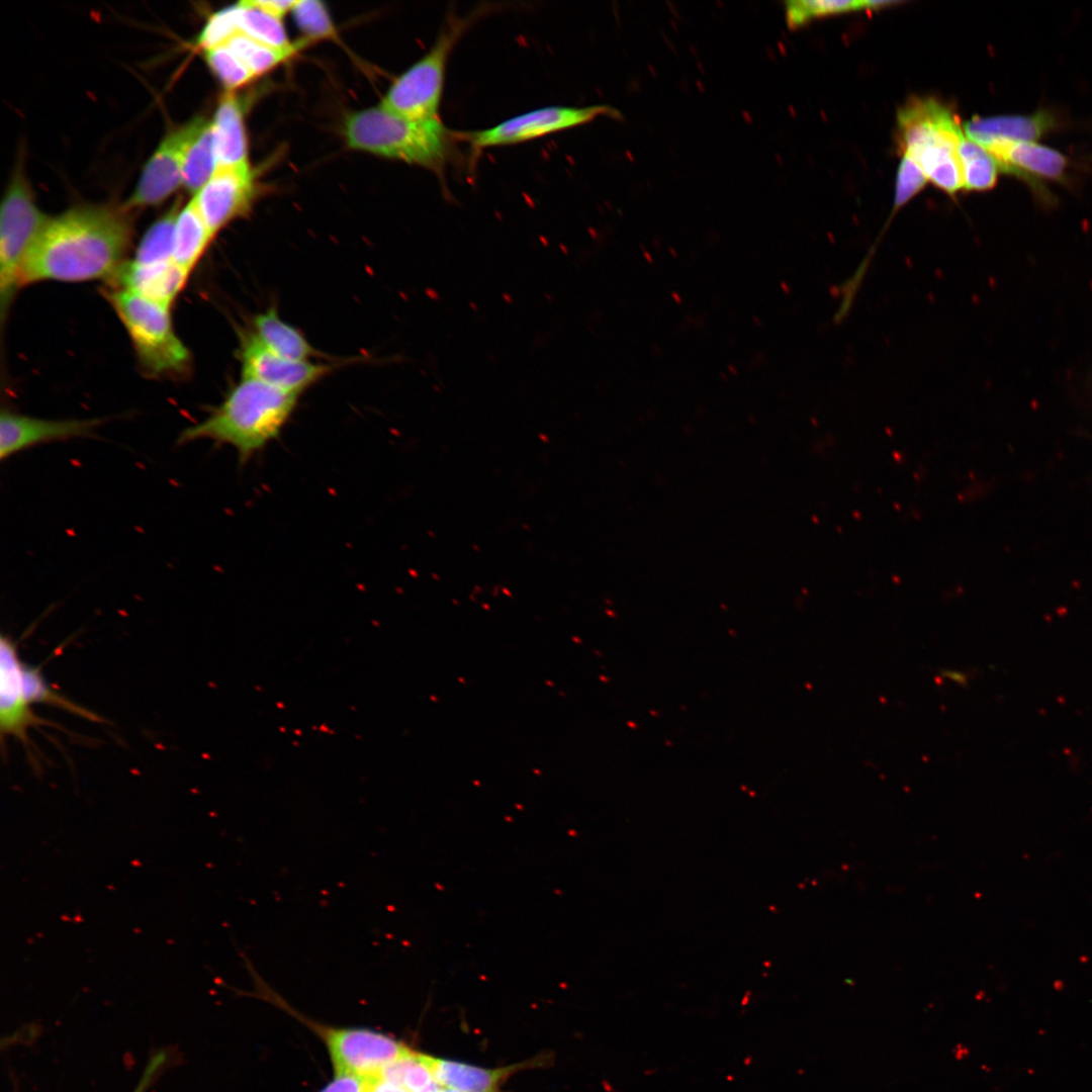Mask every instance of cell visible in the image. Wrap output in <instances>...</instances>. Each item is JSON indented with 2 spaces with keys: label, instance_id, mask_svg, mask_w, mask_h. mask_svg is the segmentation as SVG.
I'll return each instance as SVG.
<instances>
[{
  "label": "cell",
  "instance_id": "obj_1",
  "mask_svg": "<svg viewBox=\"0 0 1092 1092\" xmlns=\"http://www.w3.org/2000/svg\"><path fill=\"white\" fill-rule=\"evenodd\" d=\"M128 210L104 204L74 206L51 217L29 253L21 286L39 281H110L126 262L132 225Z\"/></svg>",
  "mask_w": 1092,
  "mask_h": 1092
},
{
  "label": "cell",
  "instance_id": "obj_2",
  "mask_svg": "<svg viewBox=\"0 0 1092 1092\" xmlns=\"http://www.w3.org/2000/svg\"><path fill=\"white\" fill-rule=\"evenodd\" d=\"M298 396L242 377L205 419L181 431L176 443L181 446L211 440L233 447L240 462L245 463L280 435Z\"/></svg>",
  "mask_w": 1092,
  "mask_h": 1092
},
{
  "label": "cell",
  "instance_id": "obj_3",
  "mask_svg": "<svg viewBox=\"0 0 1092 1092\" xmlns=\"http://www.w3.org/2000/svg\"><path fill=\"white\" fill-rule=\"evenodd\" d=\"M344 133L352 149L418 165L440 176L459 142L457 131L440 118L412 119L381 105L350 114Z\"/></svg>",
  "mask_w": 1092,
  "mask_h": 1092
},
{
  "label": "cell",
  "instance_id": "obj_4",
  "mask_svg": "<svg viewBox=\"0 0 1092 1092\" xmlns=\"http://www.w3.org/2000/svg\"><path fill=\"white\" fill-rule=\"evenodd\" d=\"M898 129L904 154L928 180L948 194L963 188L959 145L965 133L946 105L933 98H913L898 112Z\"/></svg>",
  "mask_w": 1092,
  "mask_h": 1092
},
{
  "label": "cell",
  "instance_id": "obj_5",
  "mask_svg": "<svg viewBox=\"0 0 1092 1092\" xmlns=\"http://www.w3.org/2000/svg\"><path fill=\"white\" fill-rule=\"evenodd\" d=\"M105 291L143 371L154 377L185 374L191 356L174 330L170 307L125 289L110 287Z\"/></svg>",
  "mask_w": 1092,
  "mask_h": 1092
},
{
  "label": "cell",
  "instance_id": "obj_6",
  "mask_svg": "<svg viewBox=\"0 0 1092 1092\" xmlns=\"http://www.w3.org/2000/svg\"><path fill=\"white\" fill-rule=\"evenodd\" d=\"M491 7L478 8L467 15H450L431 49L391 84L381 106L401 116L439 118L446 67L454 47L469 27Z\"/></svg>",
  "mask_w": 1092,
  "mask_h": 1092
},
{
  "label": "cell",
  "instance_id": "obj_7",
  "mask_svg": "<svg viewBox=\"0 0 1092 1092\" xmlns=\"http://www.w3.org/2000/svg\"><path fill=\"white\" fill-rule=\"evenodd\" d=\"M51 217L37 206L22 171L14 173L2 200L0 215V310L9 311L26 259Z\"/></svg>",
  "mask_w": 1092,
  "mask_h": 1092
},
{
  "label": "cell",
  "instance_id": "obj_8",
  "mask_svg": "<svg viewBox=\"0 0 1092 1092\" xmlns=\"http://www.w3.org/2000/svg\"><path fill=\"white\" fill-rule=\"evenodd\" d=\"M280 1005L311 1029L324 1042L335 1075H350L365 1080L379 1077L392 1063L412 1049L395 1037L363 1027H334L303 1017L282 999Z\"/></svg>",
  "mask_w": 1092,
  "mask_h": 1092
},
{
  "label": "cell",
  "instance_id": "obj_9",
  "mask_svg": "<svg viewBox=\"0 0 1092 1092\" xmlns=\"http://www.w3.org/2000/svg\"><path fill=\"white\" fill-rule=\"evenodd\" d=\"M600 116L616 118L620 112L608 105L546 106L516 115L488 128L457 131V135L459 142L479 151L529 142L592 122Z\"/></svg>",
  "mask_w": 1092,
  "mask_h": 1092
},
{
  "label": "cell",
  "instance_id": "obj_10",
  "mask_svg": "<svg viewBox=\"0 0 1092 1092\" xmlns=\"http://www.w3.org/2000/svg\"><path fill=\"white\" fill-rule=\"evenodd\" d=\"M238 357L242 377L296 394H300L333 370L331 365L282 357L264 347L251 330L240 332Z\"/></svg>",
  "mask_w": 1092,
  "mask_h": 1092
},
{
  "label": "cell",
  "instance_id": "obj_11",
  "mask_svg": "<svg viewBox=\"0 0 1092 1092\" xmlns=\"http://www.w3.org/2000/svg\"><path fill=\"white\" fill-rule=\"evenodd\" d=\"M984 149L996 160L1001 172L1024 181L1037 199L1053 204V195L1041 180L1067 179L1069 163L1062 153L1036 142H994Z\"/></svg>",
  "mask_w": 1092,
  "mask_h": 1092
},
{
  "label": "cell",
  "instance_id": "obj_12",
  "mask_svg": "<svg viewBox=\"0 0 1092 1092\" xmlns=\"http://www.w3.org/2000/svg\"><path fill=\"white\" fill-rule=\"evenodd\" d=\"M254 196L249 165L219 167L194 194L192 200L205 224L215 236L234 219L245 215Z\"/></svg>",
  "mask_w": 1092,
  "mask_h": 1092
},
{
  "label": "cell",
  "instance_id": "obj_13",
  "mask_svg": "<svg viewBox=\"0 0 1092 1092\" xmlns=\"http://www.w3.org/2000/svg\"><path fill=\"white\" fill-rule=\"evenodd\" d=\"M104 419L50 420L2 410L0 418V457L2 460L29 447L50 442L87 438Z\"/></svg>",
  "mask_w": 1092,
  "mask_h": 1092
},
{
  "label": "cell",
  "instance_id": "obj_14",
  "mask_svg": "<svg viewBox=\"0 0 1092 1092\" xmlns=\"http://www.w3.org/2000/svg\"><path fill=\"white\" fill-rule=\"evenodd\" d=\"M190 121L171 130L146 164L135 189L122 207L126 210L158 205L182 185V160Z\"/></svg>",
  "mask_w": 1092,
  "mask_h": 1092
},
{
  "label": "cell",
  "instance_id": "obj_15",
  "mask_svg": "<svg viewBox=\"0 0 1092 1092\" xmlns=\"http://www.w3.org/2000/svg\"><path fill=\"white\" fill-rule=\"evenodd\" d=\"M22 664L15 642L6 635L0 638V730L1 736H14L27 743V730L50 722L30 709L22 682Z\"/></svg>",
  "mask_w": 1092,
  "mask_h": 1092
},
{
  "label": "cell",
  "instance_id": "obj_16",
  "mask_svg": "<svg viewBox=\"0 0 1092 1092\" xmlns=\"http://www.w3.org/2000/svg\"><path fill=\"white\" fill-rule=\"evenodd\" d=\"M189 273L173 260L152 264L126 261L110 282L111 287L125 289L166 306H171L183 289Z\"/></svg>",
  "mask_w": 1092,
  "mask_h": 1092
},
{
  "label": "cell",
  "instance_id": "obj_17",
  "mask_svg": "<svg viewBox=\"0 0 1092 1092\" xmlns=\"http://www.w3.org/2000/svg\"><path fill=\"white\" fill-rule=\"evenodd\" d=\"M426 1059L438 1084L460 1092H503L502 1085L513 1074L540 1067L549 1060L541 1055L518 1064L489 1069L427 1054Z\"/></svg>",
  "mask_w": 1092,
  "mask_h": 1092
},
{
  "label": "cell",
  "instance_id": "obj_18",
  "mask_svg": "<svg viewBox=\"0 0 1092 1092\" xmlns=\"http://www.w3.org/2000/svg\"><path fill=\"white\" fill-rule=\"evenodd\" d=\"M1058 126V119L1046 109L1027 115L974 117L964 130L968 139L981 147L994 142H1035Z\"/></svg>",
  "mask_w": 1092,
  "mask_h": 1092
},
{
  "label": "cell",
  "instance_id": "obj_19",
  "mask_svg": "<svg viewBox=\"0 0 1092 1092\" xmlns=\"http://www.w3.org/2000/svg\"><path fill=\"white\" fill-rule=\"evenodd\" d=\"M211 126L218 168L249 165L242 104L232 91L219 100Z\"/></svg>",
  "mask_w": 1092,
  "mask_h": 1092
},
{
  "label": "cell",
  "instance_id": "obj_20",
  "mask_svg": "<svg viewBox=\"0 0 1092 1092\" xmlns=\"http://www.w3.org/2000/svg\"><path fill=\"white\" fill-rule=\"evenodd\" d=\"M217 168L211 121L195 117L190 120V131L183 152L182 185L195 194Z\"/></svg>",
  "mask_w": 1092,
  "mask_h": 1092
},
{
  "label": "cell",
  "instance_id": "obj_21",
  "mask_svg": "<svg viewBox=\"0 0 1092 1092\" xmlns=\"http://www.w3.org/2000/svg\"><path fill=\"white\" fill-rule=\"evenodd\" d=\"M251 332L264 347L282 357L310 361L317 355L304 335L283 321L274 306L253 317Z\"/></svg>",
  "mask_w": 1092,
  "mask_h": 1092
},
{
  "label": "cell",
  "instance_id": "obj_22",
  "mask_svg": "<svg viewBox=\"0 0 1092 1092\" xmlns=\"http://www.w3.org/2000/svg\"><path fill=\"white\" fill-rule=\"evenodd\" d=\"M193 200L180 208L174 229L172 259L183 270L190 272L208 248L212 238Z\"/></svg>",
  "mask_w": 1092,
  "mask_h": 1092
},
{
  "label": "cell",
  "instance_id": "obj_23",
  "mask_svg": "<svg viewBox=\"0 0 1092 1092\" xmlns=\"http://www.w3.org/2000/svg\"><path fill=\"white\" fill-rule=\"evenodd\" d=\"M307 41V39L300 40L287 48H276L238 33L225 46L256 77L271 71L294 56L305 47Z\"/></svg>",
  "mask_w": 1092,
  "mask_h": 1092
},
{
  "label": "cell",
  "instance_id": "obj_24",
  "mask_svg": "<svg viewBox=\"0 0 1092 1092\" xmlns=\"http://www.w3.org/2000/svg\"><path fill=\"white\" fill-rule=\"evenodd\" d=\"M964 182L967 190H988L996 184L998 164L983 147L964 136L959 145Z\"/></svg>",
  "mask_w": 1092,
  "mask_h": 1092
},
{
  "label": "cell",
  "instance_id": "obj_25",
  "mask_svg": "<svg viewBox=\"0 0 1092 1092\" xmlns=\"http://www.w3.org/2000/svg\"><path fill=\"white\" fill-rule=\"evenodd\" d=\"M179 204L175 203L146 232L132 261L141 264L166 262L172 259L173 237Z\"/></svg>",
  "mask_w": 1092,
  "mask_h": 1092
},
{
  "label": "cell",
  "instance_id": "obj_26",
  "mask_svg": "<svg viewBox=\"0 0 1092 1092\" xmlns=\"http://www.w3.org/2000/svg\"><path fill=\"white\" fill-rule=\"evenodd\" d=\"M240 5L241 33L276 48H287L292 44L287 37L281 18L252 5L249 0L240 2Z\"/></svg>",
  "mask_w": 1092,
  "mask_h": 1092
},
{
  "label": "cell",
  "instance_id": "obj_27",
  "mask_svg": "<svg viewBox=\"0 0 1092 1092\" xmlns=\"http://www.w3.org/2000/svg\"><path fill=\"white\" fill-rule=\"evenodd\" d=\"M379 1077L400 1085L408 1092H428L439 1085L426 1054L414 1050L392 1063Z\"/></svg>",
  "mask_w": 1092,
  "mask_h": 1092
},
{
  "label": "cell",
  "instance_id": "obj_28",
  "mask_svg": "<svg viewBox=\"0 0 1092 1092\" xmlns=\"http://www.w3.org/2000/svg\"><path fill=\"white\" fill-rule=\"evenodd\" d=\"M22 682L24 695L29 704H46L64 709L74 715L90 721L102 722L95 713L79 706L52 689L40 670L28 664H22Z\"/></svg>",
  "mask_w": 1092,
  "mask_h": 1092
},
{
  "label": "cell",
  "instance_id": "obj_29",
  "mask_svg": "<svg viewBox=\"0 0 1092 1092\" xmlns=\"http://www.w3.org/2000/svg\"><path fill=\"white\" fill-rule=\"evenodd\" d=\"M867 8V1L794 0L786 2V22L798 28L814 18Z\"/></svg>",
  "mask_w": 1092,
  "mask_h": 1092
},
{
  "label": "cell",
  "instance_id": "obj_30",
  "mask_svg": "<svg viewBox=\"0 0 1092 1092\" xmlns=\"http://www.w3.org/2000/svg\"><path fill=\"white\" fill-rule=\"evenodd\" d=\"M205 60L212 73L229 91L244 86L255 77L226 46L206 51Z\"/></svg>",
  "mask_w": 1092,
  "mask_h": 1092
},
{
  "label": "cell",
  "instance_id": "obj_31",
  "mask_svg": "<svg viewBox=\"0 0 1092 1092\" xmlns=\"http://www.w3.org/2000/svg\"><path fill=\"white\" fill-rule=\"evenodd\" d=\"M240 3L213 13L199 33L197 43L204 52L225 46L240 31Z\"/></svg>",
  "mask_w": 1092,
  "mask_h": 1092
},
{
  "label": "cell",
  "instance_id": "obj_32",
  "mask_svg": "<svg viewBox=\"0 0 1092 1092\" xmlns=\"http://www.w3.org/2000/svg\"><path fill=\"white\" fill-rule=\"evenodd\" d=\"M299 29L307 39L332 38L335 28L325 5L316 0H299L291 10Z\"/></svg>",
  "mask_w": 1092,
  "mask_h": 1092
},
{
  "label": "cell",
  "instance_id": "obj_33",
  "mask_svg": "<svg viewBox=\"0 0 1092 1092\" xmlns=\"http://www.w3.org/2000/svg\"><path fill=\"white\" fill-rule=\"evenodd\" d=\"M927 180L918 164L904 154L898 170L894 208L898 209L906 204L924 187Z\"/></svg>",
  "mask_w": 1092,
  "mask_h": 1092
},
{
  "label": "cell",
  "instance_id": "obj_34",
  "mask_svg": "<svg viewBox=\"0 0 1092 1092\" xmlns=\"http://www.w3.org/2000/svg\"><path fill=\"white\" fill-rule=\"evenodd\" d=\"M366 1080L350 1075H335L318 1092H364Z\"/></svg>",
  "mask_w": 1092,
  "mask_h": 1092
},
{
  "label": "cell",
  "instance_id": "obj_35",
  "mask_svg": "<svg viewBox=\"0 0 1092 1092\" xmlns=\"http://www.w3.org/2000/svg\"><path fill=\"white\" fill-rule=\"evenodd\" d=\"M167 1061L164 1052L155 1054L148 1062L144 1073L132 1092H147Z\"/></svg>",
  "mask_w": 1092,
  "mask_h": 1092
},
{
  "label": "cell",
  "instance_id": "obj_36",
  "mask_svg": "<svg viewBox=\"0 0 1092 1092\" xmlns=\"http://www.w3.org/2000/svg\"><path fill=\"white\" fill-rule=\"evenodd\" d=\"M250 3L272 15H275L282 19L287 13L291 12L295 1L288 0H249Z\"/></svg>",
  "mask_w": 1092,
  "mask_h": 1092
},
{
  "label": "cell",
  "instance_id": "obj_37",
  "mask_svg": "<svg viewBox=\"0 0 1092 1092\" xmlns=\"http://www.w3.org/2000/svg\"><path fill=\"white\" fill-rule=\"evenodd\" d=\"M942 674L945 677H948L949 679H951V680H953V681H956V682H958V684H960L962 686H967V684H968V678H967L966 674L963 673V672L954 671V670H943Z\"/></svg>",
  "mask_w": 1092,
  "mask_h": 1092
},
{
  "label": "cell",
  "instance_id": "obj_38",
  "mask_svg": "<svg viewBox=\"0 0 1092 1092\" xmlns=\"http://www.w3.org/2000/svg\"><path fill=\"white\" fill-rule=\"evenodd\" d=\"M428 1092H460V1091L455 1090V1089L450 1088V1087L442 1086V1085L439 1084L436 1087H434L433 1089L429 1090Z\"/></svg>",
  "mask_w": 1092,
  "mask_h": 1092
},
{
  "label": "cell",
  "instance_id": "obj_39",
  "mask_svg": "<svg viewBox=\"0 0 1092 1092\" xmlns=\"http://www.w3.org/2000/svg\"><path fill=\"white\" fill-rule=\"evenodd\" d=\"M365 1092V1091H364Z\"/></svg>",
  "mask_w": 1092,
  "mask_h": 1092
}]
</instances>
